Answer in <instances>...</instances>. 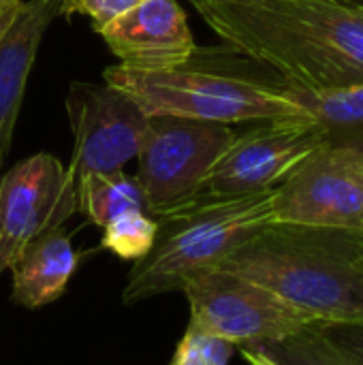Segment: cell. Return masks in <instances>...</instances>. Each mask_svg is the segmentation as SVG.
Masks as SVG:
<instances>
[{"mask_svg":"<svg viewBox=\"0 0 363 365\" xmlns=\"http://www.w3.org/2000/svg\"><path fill=\"white\" fill-rule=\"evenodd\" d=\"M197 11L231 49L291 88L321 92L363 81V4L233 0Z\"/></svg>","mask_w":363,"mask_h":365,"instance_id":"6da1fadb","label":"cell"},{"mask_svg":"<svg viewBox=\"0 0 363 365\" xmlns=\"http://www.w3.org/2000/svg\"><path fill=\"white\" fill-rule=\"evenodd\" d=\"M216 267L270 289L317 321L363 323V246L355 229L272 222Z\"/></svg>","mask_w":363,"mask_h":365,"instance_id":"7a4b0ae2","label":"cell"},{"mask_svg":"<svg viewBox=\"0 0 363 365\" xmlns=\"http://www.w3.org/2000/svg\"><path fill=\"white\" fill-rule=\"evenodd\" d=\"M272 222L274 188L240 197L199 195L156 216L154 246L131 269L122 302L182 291L190 276L216 267Z\"/></svg>","mask_w":363,"mask_h":365,"instance_id":"3957f363","label":"cell"},{"mask_svg":"<svg viewBox=\"0 0 363 365\" xmlns=\"http://www.w3.org/2000/svg\"><path fill=\"white\" fill-rule=\"evenodd\" d=\"M195 58V56H193ZM165 71H133L120 64L103 71V81L128 94L150 118H186L216 124L278 122L304 118L282 79L255 71L195 64Z\"/></svg>","mask_w":363,"mask_h":365,"instance_id":"277c9868","label":"cell"},{"mask_svg":"<svg viewBox=\"0 0 363 365\" xmlns=\"http://www.w3.org/2000/svg\"><path fill=\"white\" fill-rule=\"evenodd\" d=\"M227 124L186 118H152L137 154V180L148 197L152 218L201 195L218 158L233 143Z\"/></svg>","mask_w":363,"mask_h":365,"instance_id":"5b68a950","label":"cell"},{"mask_svg":"<svg viewBox=\"0 0 363 365\" xmlns=\"http://www.w3.org/2000/svg\"><path fill=\"white\" fill-rule=\"evenodd\" d=\"M182 291L190 306L188 325L233 346L280 340L317 323L270 289L218 267L190 276Z\"/></svg>","mask_w":363,"mask_h":365,"instance_id":"8992f818","label":"cell"},{"mask_svg":"<svg viewBox=\"0 0 363 365\" xmlns=\"http://www.w3.org/2000/svg\"><path fill=\"white\" fill-rule=\"evenodd\" d=\"M363 150L321 143L278 186L274 220L285 225L362 229Z\"/></svg>","mask_w":363,"mask_h":365,"instance_id":"52a82bcc","label":"cell"},{"mask_svg":"<svg viewBox=\"0 0 363 365\" xmlns=\"http://www.w3.org/2000/svg\"><path fill=\"white\" fill-rule=\"evenodd\" d=\"M64 107L75 143L68 167L75 184L92 173L122 171L137 158L152 118L128 94L107 81H71Z\"/></svg>","mask_w":363,"mask_h":365,"instance_id":"ba28073f","label":"cell"},{"mask_svg":"<svg viewBox=\"0 0 363 365\" xmlns=\"http://www.w3.org/2000/svg\"><path fill=\"white\" fill-rule=\"evenodd\" d=\"M75 210V180L51 154H34L0 175V274Z\"/></svg>","mask_w":363,"mask_h":365,"instance_id":"9c48e42d","label":"cell"},{"mask_svg":"<svg viewBox=\"0 0 363 365\" xmlns=\"http://www.w3.org/2000/svg\"><path fill=\"white\" fill-rule=\"evenodd\" d=\"M321 143L323 139L308 115L261 122L257 128L235 135L210 171L201 195L240 197L270 190Z\"/></svg>","mask_w":363,"mask_h":365,"instance_id":"30bf717a","label":"cell"},{"mask_svg":"<svg viewBox=\"0 0 363 365\" xmlns=\"http://www.w3.org/2000/svg\"><path fill=\"white\" fill-rule=\"evenodd\" d=\"M98 34L120 66L133 71L173 68L199 51L178 0H141Z\"/></svg>","mask_w":363,"mask_h":365,"instance_id":"8fae6325","label":"cell"},{"mask_svg":"<svg viewBox=\"0 0 363 365\" xmlns=\"http://www.w3.org/2000/svg\"><path fill=\"white\" fill-rule=\"evenodd\" d=\"M64 0H28L0 36V169L9 154L24 90L45 30L60 17Z\"/></svg>","mask_w":363,"mask_h":365,"instance_id":"7c38bea8","label":"cell"},{"mask_svg":"<svg viewBox=\"0 0 363 365\" xmlns=\"http://www.w3.org/2000/svg\"><path fill=\"white\" fill-rule=\"evenodd\" d=\"M77 263L79 255L62 229L39 237L9 267L13 272V299L26 308L56 302L64 293Z\"/></svg>","mask_w":363,"mask_h":365,"instance_id":"4fadbf2b","label":"cell"},{"mask_svg":"<svg viewBox=\"0 0 363 365\" xmlns=\"http://www.w3.org/2000/svg\"><path fill=\"white\" fill-rule=\"evenodd\" d=\"M287 88L319 130L323 143L363 150V81L321 92Z\"/></svg>","mask_w":363,"mask_h":365,"instance_id":"5bb4252c","label":"cell"},{"mask_svg":"<svg viewBox=\"0 0 363 365\" xmlns=\"http://www.w3.org/2000/svg\"><path fill=\"white\" fill-rule=\"evenodd\" d=\"M75 190L77 210H81L101 229L116 216L131 210L150 214V203L139 180L124 171L86 175L75 184Z\"/></svg>","mask_w":363,"mask_h":365,"instance_id":"9a60e30c","label":"cell"},{"mask_svg":"<svg viewBox=\"0 0 363 365\" xmlns=\"http://www.w3.org/2000/svg\"><path fill=\"white\" fill-rule=\"evenodd\" d=\"M317 323L280 340L257 342L246 346L265 353L270 359L280 365H355L319 331Z\"/></svg>","mask_w":363,"mask_h":365,"instance_id":"2e32d148","label":"cell"},{"mask_svg":"<svg viewBox=\"0 0 363 365\" xmlns=\"http://www.w3.org/2000/svg\"><path fill=\"white\" fill-rule=\"evenodd\" d=\"M156 240V218L145 212L131 210L103 227V248L131 261L143 259Z\"/></svg>","mask_w":363,"mask_h":365,"instance_id":"e0dca14e","label":"cell"},{"mask_svg":"<svg viewBox=\"0 0 363 365\" xmlns=\"http://www.w3.org/2000/svg\"><path fill=\"white\" fill-rule=\"evenodd\" d=\"M237 346L188 325L171 365H229Z\"/></svg>","mask_w":363,"mask_h":365,"instance_id":"ac0fdd59","label":"cell"},{"mask_svg":"<svg viewBox=\"0 0 363 365\" xmlns=\"http://www.w3.org/2000/svg\"><path fill=\"white\" fill-rule=\"evenodd\" d=\"M141 0H64L60 15H64V17L86 15V17H90L94 32H98L113 19L128 13Z\"/></svg>","mask_w":363,"mask_h":365,"instance_id":"d6986e66","label":"cell"},{"mask_svg":"<svg viewBox=\"0 0 363 365\" xmlns=\"http://www.w3.org/2000/svg\"><path fill=\"white\" fill-rule=\"evenodd\" d=\"M319 331L355 365H363V323H317Z\"/></svg>","mask_w":363,"mask_h":365,"instance_id":"ffe728a7","label":"cell"},{"mask_svg":"<svg viewBox=\"0 0 363 365\" xmlns=\"http://www.w3.org/2000/svg\"><path fill=\"white\" fill-rule=\"evenodd\" d=\"M19 6H21V0H0V36L9 28V24L15 17V13L19 11Z\"/></svg>","mask_w":363,"mask_h":365,"instance_id":"44dd1931","label":"cell"},{"mask_svg":"<svg viewBox=\"0 0 363 365\" xmlns=\"http://www.w3.org/2000/svg\"><path fill=\"white\" fill-rule=\"evenodd\" d=\"M237 351L242 353V357L248 361V365H280L276 364L274 359H270L265 353H261V351H257L252 346H237Z\"/></svg>","mask_w":363,"mask_h":365,"instance_id":"7402d4cb","label":"cell"},{"mask_svg":"<svg viewBox=\"0 0 363 365\" xmlns=\"http://www.w3.org/2000/svg\"><path fill=\"white\" fill-rule=\"evenodd\" d=\"M193 2V6L197 9V6H201V4H212V2H233V0H190Z\"/></svg>","mask_w":363,"mask_h":365,"instance_id":"603a6c76","label":"cell"},{"mask_svg":"<svg viewBox=\"0 0 363 365\" xmlns=\"http://www.w3.org/2000/svg\"><path fill=\"white\" fill-rule=\"evenodd\" d=\"M336 2H344V4H363V0H336Z\"/></svg>","mask_w":363,"mask_h":365,"instance_id":"cb8c5ba5","label":"cell"},{"mask_svg":"<svg viewBox=\"0 0 363 365\" xmlns=\"http://www.w3.org/2000/svg\"><path fill=\"white\" fill-rule=\"evenodd\" d=\"M359 231H363V216H362V229H359Z\"/></svg>","mask_w":363,"mask_h":365,"instance_id":"d4e9b609","label":"cell"},{"mask_svg":"<svg viewBox=\"0 0 363 365\" xmlns=\"http://www.w3.org/2000/svg\"><path fill=\"white\" fill-rule=\"evenodd\" d=\"M359 233H362V246H363V231H359Z\"/></svg>","mask_w":363,"mask_h":365,"instance_id":"484cf974","label":"cell"}]
</instances>
